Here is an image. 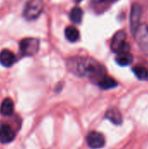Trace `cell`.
Here are the masks:
<instances>
[{"mask_svg":"<svg viewBox=\"0 0 148 149\" xmlns=\"http://www.w3.org/2000/svg\"><path fill=\"white\" fill-rule=\"evenodd\" d=\"M115 61L117 62L118 65H120L121 66H126V65H129L130 64L133 63V57L130 53V52H120V53L117 54V56L115 58Z\"/></svg>","mask_w":148,"mask_h":149,"instance_id":"obj_11","label":"cell"},{"mask_svg":"<svg viewBox=\"0 0 148 149\" xmlns=\"http://www.w3.org/2000/svg\"><path fill=\"white\" fill-rule=\"evenodd\" d=\"M67 67L71 72L79 77H88L92 80H99L106 75L105 67L97 60L88 57H74L67 60Z\"/></svg>","mask_w":148,"mask_h":149,"instance_id":"obj_1","label":"cell"},{"mask_svg":"<svg viewBox=\"0 0 148 149\" xmlns=\"http://www.w3.org/2000/svg\"><path fill=\"white\" fill-rule=\"evenodd\" d=\"M15 138V133L12 127L8 124H2L0 126V143L6 144L12 141Z\"/></svg>","mask_w":148,"mask_h":149,"instance_id":"obj_8","label":"cell"},{"mask_svg":"<svg viewBox=\"0 0 148 149\" xmlns=\"http://www.w3.org/2000/svg\"><path fill=\"white\" fill-rule=\"evenodd\" d=\"M133 36L142 52L148 56V24H140Z\"/></svg>","mask_w":148,"mask_h":149,"instance_id":"obj_5","label":"cell"},{"mask_svg":"<svg viewBox=\"0 0 148 149\" xmlns=\"http://www.w3.org/2000/svg\"><path fill=\"white\" fill-rule=\"evenodd\" d=\"M142 14V7L140 3H134L132 5L131 12H130V17H129V25L130 30L133 35H134L135 31H137L138 27L140 26V17Z\"/></svg>","mask_w":148,"mask_h":149,"instance_id":"obj_6","label":"cell"},{"mask_svg":"<svg viewBox=\"0 0 148 149\" xmlns=\"http://www.w3.org/2000/svg\"><path fill=\"white\" fill-rule=\"evenodd\" d=\"M65 38L68 41L74 43L79 39V31L74 26H67L65 31Z\"/></svg>","mask_w":148,"mask_h":149,"instance_id":"obj_14","label":"cell"},{"mask_svg":"<svg viewBox=\"0 0 148 149\" xmlns=\"http://www.w3.org/2000/svg\"><path fill=\"white\" fill-rule=\"evenodd\" d=\"M16 62V56L15 54L8 50L3 49L0 52V64L4 67H10Z\"/></svg>","mask_w":148,"mask_h":149,"instance_id":"obj_9","label":"cell"},{"mask_svg":"<svg viewBox=\"0 0 148 149\" xmlns=\"http://www.w3.org/2000/svg\"><path fill=\"white\" fill-rule=\"evenodd\" d=\"M133 72L135 74V76L139 79H140V80H144V79H147V70L145 67H143V66H140V65L135 66V67L133 68Z\"/></svg>","mask_w":148,"mask_h":149,"instance_id":"obj_16","label":"cell"},{"mask_svg":"<svg viewBox=\"0 0 148 149\" xmlns=\"http://www.w3.org/2000/svg\"><path fill=\"white\" fill-rule=\"evenodd\" d=\"M83 17V10L79 7H74L70 12V19L73 24H79Z\"/></svg>","mask_w":148,"mask_h":149,"instance_id":"obj_15","label":"cell"},{"mask_svg":"<svg viewBox=\"0 0 148 149\" xmlns=\"http://www.w3.org/2000/svg\"><path fill=\"white\" fill-rule=\"evenodd\" d=\"M14 104L11 99L6 98L3 100L0 106V113L3 116H10L13 113Z\"/></svg>","mask_w":148,"mask_h":149,"instance_id":"obj_10","label":"cell"},{"mask_svg":"<svg viewBox=\"0 0 148 149\" xmlns=\"http://www.w3.org/2000/svg\"><path fill=\"white\" fill-rule=\"evenodd\" d=\"M77 1H78V2H81L82 0H77Z\"/></svg>","mask_w":148,"mask_h":149,"instance_id":"obj_17","label":"cell"},{"mask_svg":"<svg viewBox=\"0 0 148 149\" xmlns=\"http://www.w3.org/2000/svg\"><path fill=\"white\" fill-rule=\"evenodd\" d=\"M86 141H87L89 147L93 149L101 148L105 146V143H106V140H105L104 135L99 132H96V131L91 132L87 135Z\"/></svg>","mask_w":148,"mask_h":149,"instance_id":"obj_7","label":"cell"},{"mask_svg":"<svg viewBox=\"0 0 148 149\" xmlns=\"http://www.w3.org/2000/svg\"><path fill=\"white\" fill-rule=\"evenodd\" d=\"M40 47V43L38 38H25L19 43V51L23 56L31 57L38 53Z\"/></svg>","mask_w":148,"mask_h":149,"instance_id":"obj_3","label":"cell"},{"mask_svg":"<svg viewBox=\"0 0 148 149\" xmlns=\"http://www.w3.org/2000/svg\"><path fill=\"white\" fill-rule=\"evenodd\" d=\"M106 118L115 125H120L122 123V116L120 112L116 108L109 109L106 113Z\"/></svg>","mask_w":148,"mask_h":149,"instance_id":"obj_12","label":"cell"},{"mask_svg":"<svg viewBox=\"0 0 148 149\" xmlns=\"http://www.w3.org/2000/svg\"><path fill=\"white\" fill-rule=\"evenodd\" d=\"M98 85L100 88L104 90H109V89H113L116 87L118 86V83L113 78L105 75L98 81Z\"/></svg>","mask_w":148,"mask_h":149,"instance_id":"obj_13","label":"cell"},{"mask_svg":"<svg viewBox=\"0 0 148 149\" xmlns=\"http://www.w3.org/2000/svg\"><path fill=\"white\" fill-rule=\"evenodd\" d=\"M44 3L42 0H29L24 9V17L28 21L37 19L42 13Z\"/></svg>","mask_w":148,"mask_h":149,"instance_id":"obj_2","label":"cell"},{"mask_svg":"<svg viewBox=\"0 0 148 149\" xmlns=\"http://www.w3.org/2000/svg\"><path fill=\"white\" fill-rule=\"evenodd\" d=\"M111 50L118 54L130 52V45L126 43V33L124 31H117L111 42Z\"/></svg>","mask_w":148,"mask_h":149,"instance_id":"obj_4","label":"cell"}]
</instances>
